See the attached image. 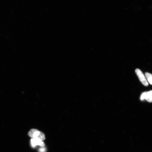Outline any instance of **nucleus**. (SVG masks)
Segmentation results:
<instances>
[{
	"label": "nucleus",
	"mask_w": 152,
	"mask_h": 152,
	"mask_svg": "<svg viewBox=\"0 0 152 152\" xmlns=\"http://www.w3.org/2000/svg\"><path fill=\"white\" fill-rule=\"evenodd\" d=\"M28 135L32 139H39L42 141L45 139V135L43 133L36 129H31L28 133Z\"/></svg>",
	"instance_id": "f257e3e1"
},
{
	"label": "nucleus",
	"mask_w": 152,
	"mask_h": 152,
	"mask_svg": "<svg viewBox=\"0 0 152 152\" xmlns=\"http://www.w3.org/2000/svg\"><path fill=\"white\" fill-rule=\"evenodd\" d=\"M135 72L142 83L146 87L148 86V82L143 74L140 70L138 69H136Z\"/></svg>",
	"instance_id": "f03ea898"
},
{
	"label": "nucleus",
	"mask_w": 152,
	"mask_h": 152,
	"mask_svg": "<svg viewBox=\"0 0 152 152\" xmlns=\"http://www.w3.org/2000/svg\"><path fill=\"white\" fill-rule=\"evenodd\" d=\"M31 144L33 147H35L36 146H39L41 147H44L45 144L44 142L39 139H31Z\"/></svg>",
	"instance_id": "7ed1b4c3"
},
{
	"label": "nucleus",
	"mask_w": 152,
	"mask_h": 152,
	"mask_svg": "<svg viewBox=\"0 0 152 152\" xmlns=\"http://www.w3.org/2000/svg\"><path fill=\"white\" fill-rule=\"evenodd\" d=\"M145 100L148 102H152V90L147 92Z\"/></svg>",
	"instance_id": "20e7f679"
},
{
	"label": "nucleus",
	"mask_w": 152,
	"mask_h": 152,
	"mask_svg": "<svg viewBox=\"0 0 152 152\" xmlns=\"http://www.w3.org/2000/svg\"><path fill=\"white\" fill-rule=\"evenodd\" d=\"M145 77L149 83L152 85V74L148 72L145 73Z\"/></svg>",
	"instance_id": "39448f33"
},
{
	"label": "nucleus",
	"mask_w": 152,
	"mask_h": 152,
	"mask_svg": "<svg viewBox=\"0 0 152 152\" xmlns=\"http://www.w3.org/2000/svg\"><path fill=\"white\" fill-rule=\"evenodd\" d=\"M147 92H145L142 94L140 98L141 100L143 101L145 100L146 95Z\"/></svg>",
	"instance_id": "423d86ee"
},
{
	"label": "nucleus",
	"mask_w": 152,
	"mask_h": 152,
	"mask_svg": "<svg viewBox=\"0 0 152 152\" xmlns=\"http://www.w3.org/2000/svg\"><path fill=\"white\" fill-rule=\"evenodd\" d=\"M40 148L39 151L40 152H45L46 149V148L44 147H42Z\"/></svg>",
	"instance_id": "0eeeda50"
}]
</instances>
